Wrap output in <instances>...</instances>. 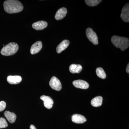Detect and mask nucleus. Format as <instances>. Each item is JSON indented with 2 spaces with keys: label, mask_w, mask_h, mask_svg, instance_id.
<instances>
[{
  "label": "nucleus",
  "mask_w": 129,
  "mask_h": 129,
  "mask_svg": "<svg viewBox=\"0 0 129 129\" xmlns=\"http://www.w3.org/2000/svg\"><path fill=\"white\" fill-rule=\"evenodd\" d=\"M111 41L114 46L120 48L122 51H124L129 47V39L126 37L114 36L111 38Z\"/></svg>",
  "instance_id": "2"
},
{
  "label": "nucleus",
  "mask_w": 129,
  "mask_h": 129,
  "mask_svg": "<svg viewBox=\"0 0 129 129\" xmlns=\"http://www.w3.org/2000/svg\"><path fill=\"white\" fill-rule=\"evenodd\" d=\"M82 69L80 64H73L70 66L69 70L73 74L79 73L82 71Z\"/></svg>",
  "instance_id": "16"
},
{
  "label": "nucleus",
  "mask_w": 129,
  "mask_h": 129,
  "mask_svg": "<svg viewBox=\"0 0 129 129\" xmlns=\"http://www.w3.org/2000/svg\"><path fill=\"white\" fill-rule=\"evenodd\" d=\"M72 121L76 123L81 124L86 122V119L83 115L76 114L72 115Z\"/></svg>",
  "instance_id": "10"
},
{
  "label": "nucleus",
  "mask_w": 129,
  "mask_h": 129,
  "mask_svg": "<svg viewBox=\"0 0 129 129\" xmlns=\"http://www.w3.org/2000/svg\"><path fill=\"white\" fill-rule=\"evenodd\" d=\"M30 129H37L34 125H31L30 126Z\"/></svg>",
  "instance_id": "23"
},
{
  "label": "nucleus",
  "mask_w": 129,
  "mask_h": 129,
  "mask_svg": "<svg viewBox=\"0 0 129 129\" xmlns=\"http://www.w3.org/2000/svg\"><path fill=\"white\" fill-rule=\"evenodd\" d=\"M22 80L21 76L18 75H9L7 78L8 82L11 84H17L21 83Z\"/></svg>",
  "instance_id": "12"
},
{
  "label": "nucleus",
  "mask_w": 129,
  "mask_h": 129,
  "mask_svg": "<svg viewBox=\"0 0 129 129\" xmlns=\"http://www.w3.org/2000/svg\"><path fill=\"white\" fill-rule=\"evenodd\" d=\"M101 0H86L85 2L86 5L91 7L95 6L101 2Z\"/></svg>",
  "instance_id": "19"
},
{
  "label": "nucleus",
  "mask_w": 129,
  "mask_h": 129,
  "mask_svg": "<svg viewBox=\"0 0 129 129\" xmlns=\"http://www.w3.org/2000/svg\"><path fill=\"white\" fill-rule=\"evenodd\" d=\"M129 63H128V64H127V68H126V72H127L128 73H129Z\"/></svg>",
  "instance_id": "22"
},
{
  "label": "nucleus",
  "mask_w": 129,
  "mask_h": 129,
  "mask_svg": "<svg viewBox=\"0 0 129 129\" xmlns=\"http://www.w3.org/2000/svg\"><path fill=\"white\" fill-rule=\"evenodd\" d=\"M42 47V44L41 41L36 42L32 45L30 48V53L32 55L38 53L41 50Z\"/></svg>",
  "instance_id": "9"
},
{
  "label": "nucleus",
  "mask_w": 129,
  "mask_h": 129,
  "mask_svg": "<svg viewBox=\"0 0 129 129\" xmlns=\"http://www.w3.org/2000/svg\"><path fill=\"white\" fill-rule=\"evenodd\" d=\"M120 17L123 21L126 22H129V4H126L122 8Z\"/></svg>",
  "instance_id": "6"
},
{
  "label": "nucleus",
  "mask_w": 129,
  "mask_h": 129,
  "mask_svg": "<svg viewBox=\"0 0 129 129\" xmlns=\"http://www.w3.org/2000/svg\"><path fill=\"white\" fill-rule=\"evenodd\" d=\"M96 72L97 75L99 78L103 79H106V74L102 68H97L96 70Z\"/></svg>",
  "instance_id": "18"
},
{
  "label": "nucleus",
  "mask_w": 129,
  "mask_h": 129,
  "mask_svg": "<svg viewBox=\"0 0 129 129\" xmlns=\"http://www.w3.org/2000/svg\"><path fill=\"white\" fill-rule=\"evenodd\" d=\"M19 48L18 45L15 42H11L2 48L1 52L2 55L5 56L12 55L17 52Z\"/></svg>",
  "instance_id": "3"
},
{
  "label": "nucleus",
  "mask_w": 129,
  "mask_h": 129,
  "mask_svg": "<svg viewBox=\"0 0 129 129\" xmlns=\"http://www.w3.org/2000/svg\"><path fill=\"white\" fill-rule=\"evenodd\" d=\"M86 33L87 37L91 42L94 45L98 44V37L96 34L92 29L90 28H88L86 29Z\"/></svg>",
  "instance_id": "4"
},
{
  "label": "nucleus",
  "mask_w": 129,
  "mask_h": 129,
  "mask_svg": "<svg viewBox=\"0 0 129 129\" xmlns=\"http://www.w3.org/2000/svg\"><path fill=\"white\" fill-rule=\"evenodd\" d=\"M5 11L9 14L17 13L23 10L22 3L16 0H8L5 1L3 4Z\"/></svg>",
  "instance_id": "1"
},
{
  "label": "nucleus",
  "mask_w": 129,
  "mask_h": 129,
  "mask_svg": "<svg viewBox=\"0 0 129 129\" xmlns=\"http://www.w3.org/2000/svg\"><path fill=\"white\" fill-rule=\"evenodd\" d=\"M70 42L68 40H64L61 42L56 48V51L58 53L64 51L69 46Z\"/></svg>",
  "instance_id": "14"
},
{
  "label": "nucleus",
  "mask_w": 129,
  "mask_h": 129,
  "mask_svg": "<svg viewBox=\"0 0 129 129\" xmlns=\"http://www.w3.org/2000/svg\"><path fill=\"white\" fill-rule=\"evenodd\" d=\"M6 106V103L5 102H0V112H2L5 110Z\"/></svg>",
  "instance_id": "21"
},
{
  "label": "nucleus",
  "mask_w": 129,
  "mask_h": 129,
  "mask_svg": "<svg viewBox=\"0 0 129 129\" xmlns=\"http://www.w3.org/2000/svg\"><path fill=\"white\" fill-rule=\"evenodd\" d=\"M73 84L76 88L84 89H88L89 86L87 82L81 80L74 81H73Z\"/></svg>",
  "instance_id": "7"
},
{
  "label": "nucleus",
  "mask_w": 129,
  "mask_h": 129,
  "mask_svg": "<svg viewBox=\"0 0 129 129\" xmlns=\"http://www.w3.org/2000/svg\"><path fill=\"white\" fill-rule=\"evenodd\" d=\"M8 126V123L4 118H0V129L6 128Z\"/></svg>",
  "instance_id": "20"
},
{
  "label": "nucleus",
  "mask_w": 129,
  "mask_h": 129,
  "mask_svg": "<svg viewBox=\"0 0 129 129\" xmlns=\"http://www.w3.org/2000/svg\"><path fill=\"white\" fill-rule=\"evenodd\" d=\"M4 115L11 123H13L16 121L17 116L14 113L8 111H6L4 113Z\"/></svg>",
  "instance_id": "15"
},
{
  "label": "nucleus",
  "mask_w": 129,
  "mask_h": 129,
  "mask_svg": "<svg viewBox=\"0 0 129 129\" xmlns=\"http://www.w3.org/2000/svg\"><path fill=\"white\" fill-rule=\"evenodd\" d=\"M67 9L65 8H62L58 9L55 16V18L57 20H60L64 18L67 15Z\"/></svg>",
  "instance_id": "13"
},
{
  "label": "nucleus",
  "mask_w": 129,
  "mask_h": 129,
  "mask_svg": "<svg viewBox=\"0 0 129 129\" xmlns=\"http://www.w3.org/2000/svg\"><path fill=\"white\" fill-rule=\"evenodd\" d=\"M48 23L45 21H39L32 24V27L37 30H41L47 27Z\"/></svg>",
  "instance_id": "11"
},
{
  "label": "nucleus",
  "mask_w": 129,
  "mask_h": 129,
  "mask_svg": "<svg viewBox=\"0 0 129 129\" xmlns=\"http://www.w3.org/2000/svg\"><path fill=\"white\" fill-rule=\"evenodd\" d=\"M103 98L101 96H97L92 99L91 104L94 107H99L102 104Z\"/></svg>",
  "instance_id": "17"
},
{
  "label": "nucleus",
  "mask_w": 129,
  "mask_h": 129,
  "mask_svg": "<svg viewBox=\"0 0 129 129\" xmlns=\"http://www.w3.org/2000/svg\"><path fill=\"white\" fill-rule=\"evenodd\" d=\"M40 98L44 102V106L46 108L50 109L52 108L53 104V101L50 97L44 95L41 96Z\"/></svg>",
  "instance_id": "8"
},
{
  "label": "nucleus",
  "mask_w": 129,
  "mask_h": 129,
  "mask_svg": "<svg viewBox=\"0 0 129 129\" xmlns=\"http://www.w3.org/2000/svg\"><path fill=\"white\" fill-rule=\"evenodd\" d=\"M49 85L51 88L56 91H60L62 88L60 80L55 76H53L51 78Z\"/></svg>",
  "instance_id": "5"
}]
</instances>
